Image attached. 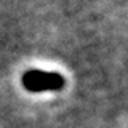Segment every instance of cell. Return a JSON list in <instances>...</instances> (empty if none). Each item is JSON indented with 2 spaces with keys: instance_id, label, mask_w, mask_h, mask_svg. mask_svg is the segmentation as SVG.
I'll use <instances>...</instances> for the list:
<instances>
[{
  "instance_id": "6da1fadb",
  "label": "cell",
  "mask_w": 128,
  "mask_h": 128,
  "mask_svg": "<svg viewBox=\"0 0 128 128\" xmlns=\"http://www.w3.org/2000/svg\"><path fill=\"white\" fill-rule=\"evenodd\" d=\"M22 83L29 91H46V90H58V88H61L64 80L59 74L30 70L27 74H24Z\"/></svg>"
}]
</instances>
